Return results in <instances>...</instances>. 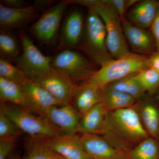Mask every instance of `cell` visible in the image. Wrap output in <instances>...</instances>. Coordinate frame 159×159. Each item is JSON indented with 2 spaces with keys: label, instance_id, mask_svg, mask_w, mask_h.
I'll return each mask as SVG.
<instances>
[{
  "label": "cell",
  "instance_id": "32",
  "mask_svg": "<svg viewBox=\"0 0 159 159\" xmlns=\"http://www.w3.org/2000/svg\"><path fill=\"white\" fill-rule=\"evenodd\" d=\"M1 4L8 8L13 9H20L30 6L24 0H1Z\"/></svg>",
  "mask_w": 159,
  "mask_h": 159
},
{
  "label": "cell",
  "instance_id": "12",
  "mask_svg": "<svg viewBox=\"0 0 159 159\" xmlns=\"http://www.w3.org/2000/svg\"><path fill=\"white\" fill-rule=\"evenodd\" d=\"M20 86L31 113L44 116L51 107L61 106L48 91L30 80Z\"/></svg>",
  "mask_w": 159,
  "mask_h": 159
},
{
  "label": "cell",
  "instance_id": "34",
  "mask_svg": "<svg viewBox=\"0 0 159 159\" xmlns=\"http://www.w3.org/2000/svg\"><path fill=\"white\" fill-rule=\"evenodd\" d=\"M69 4H76L87 7L89 9L93 8L100 3L101 0H67Z\"/></svg>",
  "mask_w": 159,
  "mask_h": 159
},
{
  "label": "cell",
  "instance_id": "16",
  "mask_svg": "<svg viewBox=\"0 0 159 159\" xmlns=\"http://www.w3.org/2000/svg\"><path fill=\"white\" fill-rule=\"evenodd\" d=\"M52 149L66 159H90L77 134L46 139Z\"/></svg>",
  "mask_w": 159,
  "mask_h": 159
},
{
  "label": "cell",
  "instance_id": "28",
  "mask_svg": "<svg viewBox=\"0 0 159 159\" xmlns=\"http://www.w3.org/2000/svg\"><path fill=\"white\" fill-rule=\"evenodd\" d=\"M0 77L20 84L29 80L25 73L7 60L0 59Z\"/></svg>",
  "mask_w": 159,
  "mask_h": 159
},
{
  "label": "cell",
  "instance_id": "5",
  "mask_svg": "<svg viewBox=\"0 0 159 159\" xmlns=\"http://www.w3.org/2000/svg\"><path fill=\"white\" fill-rule=\"evenodd\" d=\"M93 8L105 25L107 47L114 59H119L130 53L124 35L122 20L113 6L107 0H101Z\"/></svg>",
  "mask_w": 159,
  "mask_h": 159
},
{
  "label": "cell",
  "instance_id": "25",
  "mask_svg": "<svg viewBox=\"0 0 159 159\" xmlns=\"http://www.w3.org/2000/svg\"><path fill=\"white\" fill-rule=\"evenodd\" d=\"M0 53L1 58L10 62L21 54L17 39L9 31L1 30Z\"/></svg>",
  "mask_w": 159,
  "mask_h": 159
},
{
  "label": "cell",
  "instance_id": "33",
  "mask_svg": "<svg viewBox=\"0 0 159 159\" xmlns=\"http://www.w3.org/2000/svg\"><path fill=\"white\" fill-rule=\"evenodd\" d=\"M150 29L155 41L157 51L159 52V7L156 16L151 26Z\"/></svg>",
  "mask_w": 159,
  "mask_h": 159
},
{
  "label": "cell",
  "instance_id": "11",
  "mask_svg": "<svg viewBox=\"0 0 159 159\" xmlns=\"http://www.w3.org/2000/svg\"><path fill=\"white\" fill-rule=\"evenodd\" d=\"M85 21L81 11L71 10L63 23L59 38V47L63 49L79 48L84 32Z\"/></svg>",
  "mask_w": 159,
  "mask_h": 159
},
{
  "label": "cell",
  "instance_id": "24",
  "mask_svg": "<svg viewBox=\"0 0 159 159\" xmlns=\"http://www.w3.org/2000/svg\"><path fill=\"white\" fill-rule=\"evenodd\" d=\"M128 159H159V144L157 139L148 138L127 153Z\"/></svg>",
  "mask_w": 159,
  "mask_h": 159
},
{
  "label": "cell",
  "instance_id": "29",
  "mask_svg": "<svg viewBox=\"0 0 159 159\" xmlns=\"http://www.w3.org/2000/svg\"><path fill=\"white\" fill-rule=\"evenodd\" d=\"M23 133L16 124L0 107V138L18 137Z\"/></svg>",
  "mask_w": 159,
  "mask_h": 159
},
{
  "label": "cell",
  "instance_id": "21",
  "mask_svg": "<svg viewBox=\"0 0 159 159\" xmlns=\"http://www.w3.org/2000/svg\"><path fill=\"white\" fill-rule=\"evenodd\" d=\"M136 100L128 94L111 88L108 85L101 89L100 102L107 110L132 107Z\"/></svg>",
  "mask_w": 159,
  "mask_h": 159
},
{
  "label": "cell",
  "instance_id": "10",
  "mask_svg": "<svg viewBox=\"0 0 159 159\" xmlns=\"http://www.w3.org/2000/svg\"><path fill=\"white\" fill-rule=\"evenodd\" d=\"M44 116L63 135H73L80 131L81 116L70 104L53 107Z\"/></svg>",
  "mask_w": 159,
  "mask_h": 159
},
{
  "label": "cell",
  "instance_id": "22",
  "mask_svg": "<svg viewBox=\"0 0 159 159\" xmlns=\"http://www.w3.org/2000/svg\"><path fill=\"white\" fill-rule=\"evenodd\" d=\"M1 102L13 103L29 111V106L21 86L11 80L0 77Z\"/></svg>",
  "mask_w": 159,
  "mask_h": 159
},
{
  "label": "cell",
  "instance_id": "23",
  "mask_svg": "<svg viewBox=\"0 0 159 159\" xmlns=\"http://www.w3.org/2000/svg\"><path fill=\"white\" fill-rule=\"evenodd\" d=\"M140 118L145 130L154 139L159 138V111L151 102H145L141 107Z\"/></svg>",
  "mask_w": 159,
  "mask_h": 159
},
{
  "label": "cell",
  "instance_id": "36",
  "mask_svg": "<svg viewBox=\"0 0 159 159\" xmlns=\"http://www.w3.org/2000/svg\"><path fill=\"white\" fill-rule=\"evenodd\" d=\"M148 67L155 70L159 72V52L156 51L153 54L149 56L147 61Z\"/></svg>",
  "mask_w": 159,
  "mask_h": 159
},
{
  "label": "cell",
  "instance_id": "15",
  "mask_svg": "<svg viewBox=\"0 0 159 159\" xmlns=\"http://www.w3.org/2000/svg\"><path fill=\"white\" fill-rule=\"evenodd\" d=\"M38 13L34 6L13 9L0 5V27L1 30L10 31L21 29L32 22Z\"/></svg>",
  "mask_w": 159,
  "mask_h": 159
},
{
  "label": "cell",
  "instance_id": "14",
  "mask_svg": "<svg viewBox=\"0 0 159 159\" xmlns=\"http://www.w3.org/2000/svg\"><path fill=\"white\" fill-rule=\"evenodd\" d=\"M80 139L90 159H128L127 154L114 148L102 136L84 134Z\"/></svg>",
  "mask_w": 159,
  "mask_h": 159
},
{
  "label": "cell",
  "instance_id": "19",
  "mask_svg": "<svg viewBox=\"0 0 159 159\" xmlns=\"http://www.w3.org/2000/svg\"><path fill=\"white\" fill-rule=\"evenodd\" d=\"M107 111L101 102L86 111L81 115L80 132L102 134L105 128Z\"/></svg>",
  "mask_w": 159,
  "mask_h": 159
},
{
  "label": "cell",
  "instance_id": "18",
  "mask_svg": "<svg viewBox=\"0 0 159 159\" xmlns=\"http://www.w3.org/2000/svg\"><path fill=\"white\" fill-rule=\"evenodd\" d=\"M100 91L101 89L89 80L77 86L72 100L74 108L81 116L100 102Z\"/></svg>",
  "mask_w": 159,
  "mask_h": 159
},
{
  "label": "cell",
  "instance_id": "38",
  "mask_svg": "<svg viewBox=\"0 0 159 159\" xmlns=\"http://www.w3.org/2000/svg\"></svg>",
  "mask_w": 159,
  "mask_h": 159
},
{
  "label": "cell",
  "instance_id": "1",
  "mask_svg": "<svg viewBox=\"0 0 159 159\" xmlns=\"http://www.w3.org/2000/svg\"><path fill=\"white\" fill-rule=\"evenodd\" d=\"M102 135L113 147L127 154L149 137L134 106L107 111Z\"/></svg>",
  "mask_w": 159,
  "mask_h": 159
},
{
  "label": "cell",
  "instance_id": "13",
  "mask_svg": "<svg viewBox=\"0 0 159 159\" xmlns=\"http://www.w3.org/2000/svg\"><path fill=\"white\" fill-rule=\"evenodd\" d=\"M122 23L125 39L135 53L150 56L156 52L155 41L151 31L134 25L125 18Z\"/></svg>",
  "mask_w": 159,
  "mask_h": 159
},
{
  "label": "cell",
  "instance_id": "27",
  "mask_svg": "<svg viewBox=\"0 0 159 159\" xmlns=\"http://www.w3.org/2000/svg\"><path fill=\"white\" fill-rule=\"evenodd\" d=\"M134 76L145 92L151 95L156 93L159 87V72L147 67Z\"/></svg>",
  "mask_w": 159,
  "mask_h": 159
},
{
  "label": "cell",
  "instance_id": "30",
  "mask_svg": "<svg viewBox=\"0 0 159 159\" xmlns=\"http://www.w3.org/2000/svg\"><path fill=\"white\" fill-rule=\"evenodd\" d=\"M17 138L9 137L0 138V159H8L15 147Z\"/></svg>",
  "mask_w": 159,
  "mask_h": 159
},
{
  "label": "cell",
  "instance_id": "26",
  "mask_svg": "<svg viewBox=\"0 0 159 159\" xmlns=\"http://www.w3.org/2000/svg\"><path fill=\"white\" fill-rule=\"evenodd\" d=\"M134 75L125 77L107 85L128 94L136 100L140 99L144 96L146 92L136 79Z\"/></svg>",
  "mask_w": 159,
  "mask_h": 159
},
{
  "label": "cell",
  "instance_id": "4",
  "mask_svg": "<svg viewBox=\"0 0 159 159\" xmlns=\"http://www.w3.org/2000/svg\"><path fill=\"white\" fill-rule=\"evenodd\" d=\"M149 56L130 53L119 59H113L101 67L89 80L99 88L125 77L135 75L148 67Z\"/></svg>",
  "mask_w": 159,
  "mask_h": 159
},
{
  "label": "cell",
  "instance_id": "3",
  "mask_svg": "<svg viewBox=\"0 0 159 159\" xmlns=\"http://www.w3.org/2000/svg\"><path fill=\"white\" fill-rule=\"evenodd\" d=\"M0 107L23 133L29 137L48 139L63 135L45 116H37L9 102H2Z\"/></svg>",
  "mask_w": 159,
  "mask_h": 159
},
{
  "label": "cell",
  "instance_id": "2",
  "mask_svg": "<svg viewBox=\"0 0 159 159\" xmlns=\"http://www.w3.org/2000/svg\"><path fill=\"white\" fill-rule=\"evenodd\" d=\"M103 21L94 8L88 9L84 32L79 48L95 63L102 67L114 59L107 48Z\"/></svg>",
  "mask_w": 159,
  "mask_h": 159
},
{
  "label": "cell",
  "instance_id": "7",
  "mask_svg": "<svg viewBox=\"0 0 159 159\" xmlns=\"http://www.w3.org/2000/svg\"><path fill=\"white\" fill-rule=\"evenodd\" d=\"M19 36L22 52L13 61L16 65L22 70L31 80L49 73L52 69V57L43 55L33 41L24 32H20Z\"/></svg>",
  "mask_w": 159,
  "mask_h": 159
},
{
  "label": "cell",
  "instance_id": "37",
  "mask_svg": "<svg viewBox=\"0 0 159 159\" xmlns=\"http://www.w3.org/2000/svg\"><path fill=\"white\" fill-rule=\"evenodd\" d=\"M157 98L158 99L159 101V87L157 91Z\"/></svg>",
  "mask_w": 159,
  "mask_h": 159
},
{
  "label": "cell",
  "instance_id": "9",
  "mask_svg": "<svg viewBox=\"0 0 159 159\" xmlns=\"http://www.w3.org/2000/svg\"><path fill=\"white\" fill-rule=\"evenodd\" d=\"M31 80L48 91L61 105L70 104L77 87L65 74L53 68L48 74Z\"/></svg>",
  "mask_w": 159,
  "mask_h": 159
},
{
  "label": "cell",
  "instance_id": "8",
  "mask_svg": "<svg viewBox=\"0 0 159 159\" xmlns=\"http://www.w3.org/2000/svg\"><path fill=\"white\" fill-rule=\"evenodd\" d=\"M66 1L59 2L43 12L41 16L31 25V34L41 43L48 45L55 40L67 6Z\"/></svg>",
  "mask_w": 159,
  "mask_h": 159
},
{
  "label": "cell",
  "instance_id": "20",
  "mask_svg": "<svg viewBox=\"0 0 159 159\" xmlns=\"http://www.w3.org/2000/svg\"><path fill=\"white\" fill-rule=\"evenodd\" d=\"M24 145V159H66L49 146L46 139L29 137Z\"/></svg>",
  "mask_w": 159,
  "mask_h": 159
},
{
  "label": "cell",
  "instance_id": "6",
  "mask_svg": "<svg viewBox=\"0 0 159 159\" xmlns=\"http://www.w3.org/2000/svg\"><path fill=\"white\" fill-rule=\"evenodd\" d=\"M53 68L60 71L77 85L88 81L98 70L82 54L73 49H63L52 57Z\"/></svg>",
  "mask_w": 159,
  "mask_h": 159
},
{
  "label": "cell",
  "instance_id": "31",
  "mask_svg": "<svg viewBox=\"0 0 159 159\" xmlns=\"http://www.w3.org/2000/svg\"><path fill=\"white\" fill-rule=\"evenodd\" d=\"M107 1L116 10L122 20L125 18L126 10L139 2L136 0H107Z\"/></svg>",
  "mask_w": 159,
  "mask_h": 159
},
{
  "label": "cell",
  "instance_id": "17",
  "mask_svg": "<svg viewBox=\"0 0 159 159\" xmlns=\"http://www.w3.org/2000/svg\"><path fill=\"white\" fill-rule=\"evenodd\" d=\"M159 7L158 1H142L133 6L125 19L134 25L147 29L150 28L156 16Z\"/></svg>",
  "mask_w": 159,
  "mask_h": 159
},
{
  "label": "cell",
  "instance_id": "35",
  "mask_svg": "<svg viewBox=\"0 0 159 159\" xmlns=\"http://www.w3.org/2000/svg\"><path fill=\"white\" fill-rule=\"evenodd\" d=\"M54 1L51 0H36L34 1V4L33 5L35 9L38 12L41 11H45L51 8L52 6H51Z\"/></svg>",
  "mask_w": 159,
  "mask_h": 159
}]
</instances>
